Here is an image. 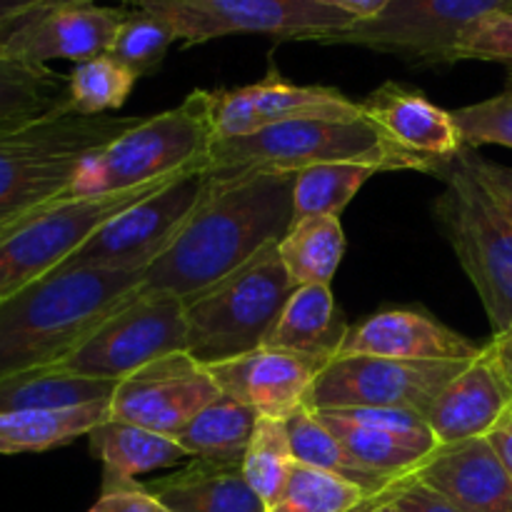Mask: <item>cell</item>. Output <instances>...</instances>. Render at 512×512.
I'll use <instances>...</instances> for the list:
<instances>
[{
  "label": "cell",
  "instance_id": "cell-40",
  "mask_svg": "<svg viewBox=\"0 0 512 512\" xmlns=\"http://www.w3.org/2000/svg\"><path fill=\"white\" fill-rule=\"evenodd\" d=\"M393 505L398 512H463L450 498L430 488L420 478L410 480L403 490L393 498Z\"/></svg>",
  "mask_w": 512,
  "mask_h": 512
},
{
  "label": "cell",
  "instance_id": "cell-41",
  "mask_svg": "<svg viewBox=\"0 0 512 512\" xmlns=\"http://www.w3.org/2000/svg\"><path fill=\"white\" fill-rule=\"evenodd\" d=\"M65 3H100V0H0V28L25 13L48 8V5H65Z\"/></svg>",
  "mask_w": 512,
  "mask_h": 512
},
{
  "label": "cell",
  "instance_id": "cell-10",
  "mask_svg": "<svg viewBox=\"0 0 512 512\" xmlns=\"http://www.w3.org/2000/svg\"><path fill=\"white\" fill-rule=\"evenodd\" d=\"M512 10V0H395L373 20L318 38V45H353L398 55L413 65H450L453 50L478 20Z\"/></svg>",
  "mask_w": 512,
  "mask_h": 512
},
{
  "label": "cell",
  "instance_id": "cell-32",
  "mask_svg": "<svg viewBox=\"0 0 512 512\" xmlns=\"http://www.w3.org/2000/svg\"><path fill=\"white\" fill-rule=\"evenodd\" d=\"M378 170L358 163H325L295 173L293 213L295 220L310 215H333L340 218L358 190Z\"/></svg>",
  "mask_w": 512,
  "mask_h": 512
},
{
  "label": "cell",
  "instance_id": "cell-27",
  "mask_svg": "<svg viewBox=\"0 0 512 512\" xmlns=\"http://www.w3.org/2000/svg\"><path fill=\"white\" fill-rule=\"evenodd\" d=\"M258 418L253 408L220 393L175 435V440L190 458L218 465H243Z\"/></svg>",
  "mask_w": 512,
  "mask_h": 512
},
{
  "label": "cell",
  "instance_id": "cell-7",
  "mask_svg": "<svg viewBox=\"0 0 512 512\" xmlns=\"http://www.w3.org/2000/svg\"><path fill=\"white\" fill-rule=\"evenodd\" d=\"M438 178L443 193L433 205L435 223L478 290L493 335L505 333L512 328V213L473 173L463 153Z\"/></svg>",
  "mask_w": 512,
  "mask_h": 512
},
{
  "label": "cell",
  "instance_id": "cell-18",
  "mask_svg": "<svg viewBox=\"0 0 512 512\" xmlns=\"http://www.w3.org/2000/svg\"><path fill=\"white\" fill-rule=\"evenodd\" d=\"M485 345L435 318L420 305L383 308L350 325L338 355H375V358L418 360V363H470Z\"/></svg>",
  "mask_w": 512,
  "mask_h": 512
},
{
  "label": "cell",
  "instance_id": "cell-34",
  "mask_svg": "<svg viewBox=\"0 0 512 512\" xmlns=\"http://www.w3.org/2000/svg\"><path fill=\"white\" fill-rule=\"evenodd\" d=\"M138 75L108 53L83 60L68 75V108L80 115H105L123 108Z\"/></svg>",
  "mask_w": 512,
  "mask_h": 512
},
{
  "label": "cell",
  "instance_id": "cell-24",
  "mask_svg": "<svg viewBox=\"0 0 512 512\" xmlns=\"http://www.w3.org/2000/svg\"><path fill=\"white\" fill-rule=\"evenodd\" d=\"M90 453L103 463V490L135 483L138 475L175 468L190 458L168 435L108 418L88 435Z\"/></svg>",
  "mask_w": 512,
  "mask_h": 512
},
{
  "label": "cell",
  "instance_id": "cell-8",
  "mask_svg": "<svg viewBox=\"0 0 512 512\" xmlns=\"http://www.w3.org/2000/svg\"><path fill=\"white\" fill-rule=\"evenodd\" d=\"M173 180L178 178L153 180L95 198L60 195L35 213L0 228V300L63 265L100 225L160 193Z\"/></svg>",
  "mask_w": 512,
  "mask_h": 512
},
{
  "label": "cell",
  "instance_id": "cell-15",
  "mask_svg": "<svg viewBox=\"0 0 512 512\" xmlns=\"http://www.w3.org/2000/svg\"><path fill=\"white\" fill-rule=\"evenodd\" d=\"M218 395V383L205 365L188 353H175L120 380L110 418L175 438Z\"/></svg>",
  "mask_w": 512,
  "mask_h": 512
},
{
  "label": "cell",
  "instance_id": "cell-17",
  "mask_svg": "<svg viewBox=\"0 0 512 512\" xmlns=\"http://www.w3.org/2000/svg\"><path fill=\"white\" fill-rule=\"evenodd\" d=\"M363 108L328 85L288 83L270 70L258 83L213 90V118L218 140L243 138L273 125L308 118H360Z\"/></svg>",
  "mask_w": 512,
  "mask_h": 512
},
{
  "label": "cell",
  "instance_id": "cell-37",
  "mask_svg": "<svg viewBox=\"0 0 512 512\" xmlns=\"http://www.w3.org/2000/svg\"><path fill=\"white\" fill-rule=\"evenodd\" d=\"M450 113L463 135L465 148L475 150L480 145L512 148V80L493 98L450 110Z\"/></svg>",
  "mask_w": 512,
  "mask_h": 512
},
{
  "label": "cell",
  "instance_id": "cell-19",
  "mask_svg": "<svg viewBox=\"0 0 512 512\" xmlns=\"http://www.w3.org/2000/svg\"><path fill=\"white\" fill-rule=\"evenodd\" d=\"M325 365V360L265 345L228 363L210 365L208 373L220 393L240 400L258 415L283 420L305 403Z\"/></svg>",
  "mask_w": 512,
  "mask_h": 512
},
{
  "label": "cell",
  "instance_id": "cell-28",
  "mask_svg": "<svg viewBox=\"0 0 512 512\" xmlns=\"http://www.w3.org/2000/svg\"><path fill=\"white\" fill-rule=\"evenodd\" d=\"M68 108V75L48 65L0 58V133Z\"/></svg>",
  "mask_w": 512,
  "mask_h": 512
},
{
  "label": "cell",
  "instance_id": "cell-14",
  "mask_svg": "<svg viewBox=\"0 0 512 512\" xmlns=\"http://www.w3.org/2000/svg\"><path fill=\"white\" fill-rule=\"evenodd\" d=\"M125 5L65 3L48 5L10 20L0 28V58L48 65L50 60H83L108 53L115 33L128 18Z\"/></svg>",
  "mask_w": 512,
  "mask_h": 512
},
{
  "label": "cell",
  "instance_id": "cell-44",
  "mask_svg": "<svg viewBox=\"0 0 512 512\" xmlns=\"http://www.w3.org/2000/svg\"><path fill=\"white\" fill-rule=\"evenodd\" d=\"M488 348L490 353H493L495 363H498L500 373L505 375V380H508V385L512 388V328L500 335H493Z\"/></svg>",
  "mask_w": 512,
  "mask_h": 512
},
{
  "label": "cell",
  "instance_id": "cell-30",
  "mask_svg": "<svg viewBox=\"0 0 512 512\" xmlns=\"http://www.w3.org/2000/svg\"><path fill=\"white\" fill-rule=\"evenodd\" d=\"M345 253V230L333 215H310L293 220L280 238L278 255L295 288L330 285Z\"/></svg>",
  "mask_w": 512,
  "mask_h": 512
},
{
  "label": "cell",
  "instance_id": "cell-31",
  "mask_svg": "<svg viewBox=\"0 0 512 512\" xmlns=\"http://www.w3.org/2000/svg\"><path fill=\"white\" fill-rule=\"evenodd\" d=\"M285 430H288L290 448H293L295 463L310 465V468L325 470V473H333L338 478L350 480V483L360 485L368 493H380L388 485H393L395 480H385L380 475L365 470L348 450L343 448L338 438L315 418V413H310L305 405L295 408L293 413H288L283 418ZM405 478V475H403Z\"/></svg>",
  "mask_w": 512,
  "mask_h": 512
},
{
  "label": "cell",
  "instance_id": "cell-13",
  "mask_svg": "<svg viewBox=\"0 0 512 512\" xmlns=\"http://www.w3.org/2000/svg\"><path fill=\"white\" fill-rule=\"evenodd\" d=\"M468 363H418V360L338 355L315 378L305 408H388L428 418L445 385Z\"/></svg>",
  "mask_w": 512,
  "mask_h": 512
},
{
  "label": "cell",
  "instance_id": "cell-43",
  "mask_svg": "<svg viewBox=\"0 0 512 512\" xmlns=\"http://www.w3.org/2000/svg\"><path fill=\"white\" fill-rule=\"evenodd\" d=\"M328 3L338 5L340 10L353 15L355 20H373L378 18L385 8H390L395 0H328Z\"/></svg>",
  "mask_w": 512,
  "mask_h": 512
},
{
  "label": "cell",
  "instance_id": "cell-25",
  "mask_svg": "<svg viewBox=\"0 0 512 512\" xmlns=\"http://www.w3.org/2000/svg\"><path fill=\"white\" fill-rule=\"evenodd\" d=\"M350 325L335 305L330 285L295 288L268 338V348L290 350L330 363L343 348Z\"/></svg>",
  "mask_w": 512,
  "mask_h": 512
},
{
  "label": "cell",
  "instance_id": "cell-23",
  "mask_svg": "<svg viewBox=\"0 0 512 512\" xmlns=\"http://www.w3.org/2000/svg\"><path fill=\"white\" fill-rule=\"evenodd\" d=\"M170 512H268V505L250 488L243 465H218L190 458L168 478L143 485Z\"/></svg>",
  "mask_w": 512,
  "mask_h": 512
},
{
  "label": "cell",
  "instance_id": "cell-11",
  "mask_svg": "<svg viewBox=\"0 0 512 512\" xmlns=\"http://www.w3.org/2000/svg\"><path fill=\"white\" fill-rule=\"evenodd\" d=\"M175 353H185V303L168 293H138L75 353L50 368L120 383Z\"/></svg>",
  "mask_w": 512,
  "mask_h": 512
},
{
  "label": "cell",
  "instance_id": "cell-21",
  "mask_svg": "<svg viewBox=\"0 0 512 512\" xmlns=\"http://www.w3.org/2000/svg\"><path fill=\"white\" fill-rule=\"evenodd\" d=\"M510 405L512 388L485 345L483 353L445 385L425 420L440 445H455L488 438Z\"/></svg>",
  "mask_w": 512,
  "mask_h": 512
},
{
  "label": "cell",
  "instance_id": "cell-20",
  "mask_svg": "<svg viewBox=\"0 0 512 512\" xmlns=\"http://www.w3.org/2000/svg\"><path fill=\"white\" fill-rule=\"evenodd\" d=\"M360 108L400 148L438 165V173L463 153L465 143L453 113L435 105L423 90L388 80L360 100Z\"/></svg>",
  "mask_w": 512,
  "mask_h": 512
},
{
  "label": "cell",
  "instance_id": "cell-33",
  "mask_svg": "<svg viewBox=\"0 0 512 512\" xmlns=\"http://www.w3.org/2000/svg\"><path fill=\"white\" fill-rule=\"evenodd\" d=\"M368 490L325 470L295 463L283 493L268 512H350L368 500Z\"/></svg>",
  "mask_w": 512,
  "mask_h": 512
},
{
  "label": "cell",
  "instance_id": "cell-39",
  "mask_svg": "<svg viewBox=\"0 0 512 512\" xmlns=\"http://www.w3.org/2000/svg\"><path fill=\"white\" fill-rule=\"evenodd\" d=\"M88 512H170L155 495H150L143 485L135 483L118 485L100 493L98 503Z\"/></svg>",
  "mask_w": 512,
  "mask_h": 512
},
{
  "label": "cell",
  "instance_id": "cell-4",
  "mask_svg": "<svg viewBox=\"0 0 512 512\" xmlns=\"http://www.w3.org/2000/svg\"><path fill=\"white\" fill-rule=\"evenodd\" d=\"M215 140L213 90L198 88L180 105L143 118L128 133L88 155L65 198H95L208 170Z\"/></svg>",
  "mask_w": 512,
  "mask_h": 512
},
{
  "label": "cell",
  "instance_id": "cell-12",
  "mask_svg": "<svg viewBox=\"0 0 512 512\" xmlns=\"http://www.w3.org/2000/svg\"><path fill=\"white\" fill-rule=\"evenodd\" d=\"M208 170H195L160 193L100 225L58 268L148 270L173 245L183 225L210 190Z\"/></svg>",
  "mask_w": 512,
  "mask_h": 512
},
{
  "label": "cell",
  "instance_id": "cell-38",
  "mask_svg": "<svg viewBox=\"0 0 512 512\" xmlns=\"http://www.w3.org/2000/svg\"><path fill=\"white\" fill-rule=\"evenodd\" d=\"M458 60H488L512 68V13L505 10L478 20L455 45L453 63Z\"/></svg>",
  "mask_w": 512,
  "mask_h": 512
},
{
  "label": "cell",
  "instance_id": "cell-22",
  "mask_svg": "<svg viewBox=\"0 0 512 512\" xmlns=\"http://www.w3.org/2000/svg\"><path fill=\"white\" fill-rule=\"evenodd\" d=\"M418 478L463 512H512V478L488 438L440 445Z\"/></svg>",
  "mask_w": 512,
  "mask_h": 512
},
{
  "label": "cell",
  "instance_id": "cell-29",
  "mask_svg": "<svg viewBox=\"0 0 512 512\" xmlns=\"http://www.w3.org/2000/svg\"><path fill=\"white\" fill-rule=\"evenodd\" d=\"M118 380L85 378L55 368H38L0 380V413L63 410L113 400Z\"/></svg>",
  "mask_w": 512,
  "mask_h": 512
},
{
  "label": "cell",
  "instance_id": "cell-1",
  "mask_svg": "<svg viewBox=\"0 0 512 512\" xmlns=\"http://www.w3.org/2000/svg\"><path fill=\"white\" fill-rule=\"evenodd\" d=\"M210 178L205 198L173 245L145 270L138 293L193 298L280 243L293 225V173Z\"/></svg>",
  "mask_w": 512,
  "mask_h": 512
},
{
  "label": "cell",
  "instance_id": "cell-3",
  "mask_svg": "<svg viewBox=\"0 0 512 512\" xmlns=\"http://www.w3.org/2000/svg\"><path fill=\"white\" fill-rule=\"evenodd\" d=\"M325 163H358L388 170L438 175V165L400 148L380 125L360 118H308L273 125L243 138L215 140L210 173H300Z\"/></svg>",
  "mask_w": 512,
  "mask_h": 512
},
{
  "label": "cell",
  "instance_id": "cell-2",
  "mask_svg": "<svg viewBox=\"0 0 512 512\" xmlns=\"http://www.w3.org/2000/svg\"><path fill=\"white\" fill-rule=\"evenodd\" d=\"M145 270L55 268L0 300V380L50 368L135 300Z\"/></svg>",
  "mask_w": 512,
  "mask_h": 512
},
{
  "label": "cell",
  "instance_id": "cell-9",
  "mask_svg": "<svg viewBox=\"0 0 512 512\" xmlns=\"http://www.w3.org/2000/svg\"><path fill=\"white\" fill-rule=\"evenodd\" d=\"M103 3V0H100ZM168 20L183 48L225 35H273L278 40L315 43L350 28L355 18L328 0H115Z\"/></svg>",
  "mask_w": 512,
  "mask_h": 512
},
{
  "label": "cell",
  "instance_id": "cell-26",
  "mask_svg": "<svg viewBox=\"0 0 512 512\" xmlns=\"http://www.w3.org/2000/svg\"><path fill=\"white\" fill-rule=\"evenodd\" d=\"M110 418V400L63 410L0 413V455L45 453L90 435Z\"/></svg>",
  "mask_w": 512,
  "mask_h": 512
},
{
  "label": "cell",
  "instance_id": "cell-47",
  "mask_svg": "<svg viewBox=\"0 0 512 512\" xmlns=\"http://www.w3.org/2000/svg\"><path fill=\"white\" fill-rule=\"evenodd\" d=\"M510 13H512V10H510Z\"/></svg>",
  "mask_w": 512,
  "mask_h": 512
},
{
  "label": "cell",
  "instance_id": "cell-42",
  "mask_svg": "<svg viewBox=\"0 0 512 512\" xmlns=\"http://www.w3.org/2000/svg\"><path fill=\"white\" fill-rule=\"evenodd\" d=\"M488 440L493 443L495 453L500 455V460H503V465L508 468V473L512 478V405H510L508 413L503 415V420L495 425L493 433L488 435Z\"/></svg>",
  "mask_w": 512,
  "mask_h": 512
},
{
  "label": "cell",
  "instance_id": "cell-45",
  "mask_svg": "<svg viewBox=\"0 0 512 512\" xmlns=\"http://www.w3.org/2000/svg\"><path fill=\"white\" fill-rule=\"evenodd\" d=\"M418 478V473H413V475H405V478H400V480H395L393 485H388V488L385 490H380V493H375V495H370L368 500H363V503L358 505V508H353L350 512H375L380 508V505L383 503H388V500H393L395 495L400 493V490L405 488V485L410 483V480H415Z\"/></svg>",
  "mask_w": 512,
  "mask_h": 512
},
{
  "label": "cell",
  "instance_id": "cell-36",
  "mask_svg": "<svg viewBox=\"0 0 512 512\" xmlns=\"http://www.w3.org/2000/svg\"><path fill=\"white\" fill-rule=\"evenodd\" d=\"M175 40L180 38L168 20L148 10L130 8L128 18L123 20L110 43L108 55L133 70L138 78H145L158 73Z\"/></svg>",
  "mask_w": 512,
  "mask_h": 512
},
{
  "label": "cell",
  "instance_id": "cell-6",
  "mask_svg": "<svg viewBox=\"0 0 512 512\" xmlns=\"http://www.w3.org/2000/svg\"><path fill=\"white\" fill-rule=\"evenodd\" d=\"M295 293L278 243L203 293L185 298V353L218 365L268 345L270 333Z\"/></svg>",
  "mask_w": 512,
  "mask_h": 512
},
{
  "label": "cell",
  "instance_id": "cell-16",
  "mask_svg": "<svg viewBox=\"0 0 512 512\" xmlns=\"http://www.w3.org/2000/svg\"><path fill=\"white\" fill-rule=\"evenodd\" d=\"M315 418L365 470L385 480L418 473L440 448L428 420L410 410L333 408L315 410Z\"/></svg>",
  "mask_w": 512,
  "mask_h": 512
},
{
  "label": "cell",
  "instance_id": "cell-5",
  "mask_svg": "<svg viewBox=\"0 0 512 512\" xmlns=\"http://www.w3.org/2000/svg\"><path fill=\"white\" fill-rule=\"evenodd\" d=\"M140 120L138 115H80L65 108L0 133V228L65 195L80 163Z\"/></svg>",
  "mask_w": 512,
  "mask_h": 512
},
{
  "label": "cell",
  "instance_id": "cell-46",
  "mask_svg": "<svg viewBox=\"0 0 512 512\" xmlns=\"http://www.w3.org/2000/svg\"><path fill=\"white\" fill-rule=\"evenodd\" d=\"M375 512H398V510H395L393 500H388V503H383V505H380V508L375 510Z\"/></svg>",
  "mask_w": 512,
  "mask_h": 512
},
{
  "label": "cell",
  "instance_id": "cell-35",
  "mask_svg": "<svg viewBox=\"0 0 512 512\" xmlns=\"http://www.w3.org/2000/svg\"><path fill=\"white\" fill-rule=\"evenodd\" d=\"M295 465L288 430L280 418L260 415L255 433L250 438L248 453L243 458V475L250 488L260 495L265 505L275 503L283 493Z\"/></svg>",
  "mask_w": 512,
  "mask_h": 512
}]
</instances>
